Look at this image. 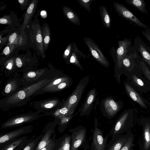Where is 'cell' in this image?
<instances>
[{"mask_svg":"<svg viewBox=\"0 0 150 150\" xmlns=\"http://www.w3.org/2000/svg\"><path fill=\"white\" fill-rule=\"evenodd\" d=\"M118 47L117 50V64L119 69L123 65V61L130 48L132 42L125 38L118 41Z\"/></svg>","mask_w":150,"mask_h":150,"instance_id":"9c48e42d","label":"cell"},{"mask_svg":"<svg viewBox=\"0 0 150 150\" xmlns=\"http://www.w3.org/2000/svg\"><path fill=\"white\" fill-rule=\"evenodd\" d=\"M128 112L123 114L117 120L110 132L111 137L122 134L129 130L132 127L131 122L128 120Z\"/></svg>","mask_w":150,"mask_h":150,"instance_id":"5b68a950","label":"cell"},{"mask_svg":"<svg viewBox=\"0 0 150 150\" xmlns=\"http://www.w3.org/2000/svg\"><path fill=\"white\" fill-rule=\"evenodd\" d=\"M96 95V91L95 88L91 90L87 95L86 100L84 104L82 109V115L89 109L91 105L93 102Z\"/></svg>","mask_w":150,"mask_h":150,"instance_id":"cb8c5ba5","label":"cell"},{"mask_svg":"<svg viewBox=\"0 0 150 150\" xmlns=\"http://www.w3.org/2000/svg\"><path fill=\"white\" fill-rule=\"evenodd\" d=\"M93 0H77L80 5L84 7L89 12H91L90 6L91 3Z\"/></svg>","mask_w":150,"mask_h":150,"instance_id":"d6a6232c","label":"cell"},{"mask_svg":"<svg viewBox=\"0 0 150 150\" xmlns=\"http://www.w3.org/2000/svg\"><path fill=\"white\" fill-rule=\"evenodd\" d=\"M94 123L95 127L91 149V150H106L109 135H106L104 137L102 129L98 127L97 120H96Z\"/></svg>","mask_w":150,"mask_h":150,"instance_id":"3957f363","label":"cell"},{"mask_svg":"<svg viewBox=\"0 0 150 150\" xmlns=\"http://www.w3.org/2000/svg\"><path fill=\"white\" fill-rule=\"evenodd\" d=\"M63 11L66 18L72 23L76 25H80V18L75 12L69 7L63 6Z\"/></svg>","mask_w":150,"mask_h":150,"instance_id":"2e32d148","label":"cell"},{"mask_svg":"<svg viewBox=\"0 0 150 150\" xmlns=\"http://www.w3.org/2000/svg\"><path fill=\"white\" fill-rule=\"evenodd\" d=\"M38 117L35 113L21 115L9 119L1 125V127L7 128L18 126L35 120Z\"/></svg>","mask_w":150,"mask_h":150,"instance_id":"8992f818","label":"cell"},{"mask_svg":"<svg viewBox=\"0 0 150 150\" xmlns=\"http://www.w3.org/2000/svg\"><path fill=\"white\" fill-rule=\"evenodd\" d=\"M2 40H0V44H1V42H2V44L4 43L7 40V39H6V38H2Z\"/></svg>","mask_w":150,"mask_h":150,"instance_id":"681fc988","label":"cell"},{"mask_svg":"<svg viewBox=\"0 0 150 150\" xmlns=\"http://www.w3.org/2000/svg\"><path fill=\"white\" fill-rule=\"evenodd\" d=\"M37 141L35 140L28 144L23 150H34Z\"/></svg>","mask_w":150,"mask_h":150,"instance_id":"8d00e7d4","label":"cell"},{"mask_svg":"<svg viewBox=\"0 0 150 150\" xmlns=\"http://www.w3.org/2000/svg\"><path fill=\"white\" fill-rule=\"evenodd\" d=\"M101 20L103 26L106 28L111 27V20L109 14L105 7L101 6L99 7Z\"/></svg>","mask_w":150,"mask_h":150,"instance_id":"ffe728a7","label":"cell"},{"mask_svg":"<svg viewBox=\"0 0 150 150\" xmlns=\"http://www.w3.org/2000/svg\"><path fill=\"white\" fill-rule=\"evenodd\" d=\"M40 14L42 17H44V18H45L44 16L47 15V13L45 11H41Z\"/></svg>","mask_w":150,"mask_h":150,"instance_id":"c3c4849f","label":"cell"},{"mask_svg":"<svg viewBox=\"0 0 150 150\" xmlns=\"http://www.w3.org/2000/svg\"><path fill=\"white\" fill-rule=\"evenodd\" d=\"M59 139L57 141H54L51 139L46 146L41 150H54L59 143Z\"/></svg>","mask_w":150,"mask_h":150,"instance_id":"1f68e13d","label":"cell"},{"mask_svg":"<svg viewBox=\"0 0 150 150\" xmlns=\"http://www.w3.org/2000/svg\"><path fill=\"white\" fill-rule=\"evenodd\" d=\"M113 5L115 11L120 16L144 29L149 28L123 5L114 2Z\"/></svg>","mask_w":150,"mask_h":150,"instance_id":"ba28073f","label":"cell"},{"mask_svg":"<svg viewBox=\"0 0 150 150\" xmlns=\"http://www.w3.org/2000/svg\"><path fill=\"white\" fill-rule=\"evenodd\" d=\"M38 1L37 0H33L30 4L25 15L21 30H24L30 20L35 10Z\"/></svg>","mask_w":150,"mask_h":150,"instance_id":"5bb4252c","label":"cell"},{"mask_svg":"<svg viewBox=\"0 0 150 150\" xmlns=\"http://www.w3.org/2000/svg\"><path fill=\"white\" fill-rule=\"evenodd\" d=\"M104 105L105 111L110 117H113L119 109V106L118 103L110 98L105 100Z\"/></svg>","mask_w":150,"mask_h":150,"instance_id":"4fadbf2b","label":"cell"},{"mask_svg":"<svg viewBox=\"0 0 150 150\" xmlns=\"http://www.w3.org/2000/svg\"><path fill=\"white\" fill-rule=\"evenodd\" d=\"M142 33L150 43V29L149 28L145 29Z\"/></svg>","mask_w":150,"mask_h":150,"instance_id":"ab89813d","label":"cell"},{"mask_svg":"<svg viewBox=\"0 0 150 150\" xmlns=\"http://www.w3.org/2000/svg\"><path fill=\"white\" fill-rule=\"evenodd\" d=\"M17 33L15 32L12 34L9 37L8 41L10 44L12 43L16 40L17 37Z\"/></svg>","mask_w":150,"mask_h":150,"instance_id":"7bdbcfd3","label":"cell"},{"mask_svg":"<svg viewBox=\"0 0 150 150\" xmlns=\"http://www.w3.org/2000/svg\"><path fill=\"white\" fill-rule=\"evenodd\" d=\"M71 83V81L69 79L62 82L50 89L47 92H53L62 90L69 86Z\"/></svg>","mask_w":150,"mask_h":150,"instance_id":"f546056e","label":"cell"},{"mask_svg":"<svg viewBox=\"0 0 150 150\" xmlns=\"http://www.w3.org/2000/svg\"><path fill=\"white\" fill-rule=\"evenodd\" d=\"M11 52L10 47L8 46H6L4 49L3 52L4 54L6 55L9 54Z\"/></svg>","mask_w":150,"mask_h":150,"instance_id":"bcb514c9","label":"cell"},{"mask_svg":"<svg viewBox=\"0 0 150 150\" xmlns=\"http://www.w3.org/2000/svg\"><path fill=\"white\" fill-rule=\"evenodd\" d=\"M71 147V136L68 134L59 138L57 150H70Z\"/></svg>","mask_w":150,"mask_h":150,"instance_id":"44dd1931","label":"cell"},{"mask_svg":"<svg viewBox=\"0 0 150 150\" xmlns=\"http://www.w3.org/2000/svg\"><path fill=\"white\" fill-rule=\"evenodd\" d=\"M73 44L72 43L69 44L67 47L64 51L63 57L64 59L68 57L70 55H71L73 49Z\"/></svg>","mask_w":150,"mask_h":150,"instance_id":"e575fe53","label":"cell"},{"mask_svg":"<svg viewBox=\"0 0 150 150\" xmlns=\"http://www.w3.org/2000/svg\"><path fill=\"white\" fill-rule=\"evenodd\" d=\"M13 65V61H10L8 63L7 66H6V68L8 69H11Z\"/></svg>","mask_w":150,"mask_h":150,"instance_id":"7dc6e473","label":"cell"},{"mask_svg":"<svg viewBox=\"0 0 150 150\" xmlns=\"http://www.w3.org/2000/svg\"><path fill=\"white\" fill-rule=\"evenodd\" d=\"M130 130L125 134L112 137L106 150H120L127 142Z\"/></svg>","mask_w":150,"mask_h":150,"instance_id":"8fae6325","label":"cell"},{"mask_svg":"<svg viewBox=\"0 0 150 150\" xmlns=\"http://www.w3.org/2000/svg\"><path fill=\"white\" fill-rule=\"evenodd\" d=\"M40 71H30L27 73L26 74V78H34L37 76H40V74H39L40 72L38 73Z\"/></svg>","mask_w":150,"mask_h":150,"instance_id":"f35d334b","label":"cell"},{"mask_svg":"<svg viewBox=\"0 0 150 150\" xmlns=\"http://www.w3.org/2000/svg\"><path fill=\"white\" fill-rule=\"evenodd\" d=\"M70 79L67 77H62L57 78L55 77L48 84L42 88L38 92V94L40 93L47 92L50 89L57 86L58 84L67 81Z\"/></svg>","mask_w":150,"mask_h":150,"instance_id":"ac0fdd59","label":"cell"},{"mask_svg":"<svg viewBox=\"0 0 150 150\" xmlns=\"http://www.w3.org/2000/svg\"><path fill=\"white\" fill-rule=\"evenodd\" d=\"M125 87L129 96L134 101L143 108H146V106L141 98L132 87L127 83L125 84Z\"/></svg>","mask_w":150,"mask_h":150,"instance_id":"e0dca14e","label":"cell"},{"mask_svg":"<svg viewBox=\"0 0 150 150\" xmlns=\"http://www.w3.org/2000/svg\"><path fill=\"white\" fill-rule=\"evenodd\" d=\"M83 40L91 54L95 59L104 66L108 67L110 65L109 62L98 45L93 40L89 38L85 37Z\"/></svg>","mask_w":150,"mask_h":150,"instance_id":"52a82bcc","label":"cell"},{"mask_svg":"<svg viewBox=\"0 0 150 150\" xmlns=\"http://www.w3.org/2000/svg\"><path fill=\"white\" fill-rule=\"evenodd\" d=\"M50 28L47 24L44 26L42 32L44 48L46 50L50 44Z\"/></svg>","mask_w":150,"mask_h":150,"instance_id":"4316f807","label":"cell"},{"mask_svg":"<svg viewBox=\"0 0 150 150\" xmlns=\"http://www.w3.org/2000/svg\"><path fill=\"white\" fill-rule=\"evenodd\" d=\"M35 41L37 47L42 57L45 58V54L44 46L42 36V32L40 26L36 25L35 26Z\"/></svg>","mask_w":150,"mask_h":150,"instance_id":"9a60e30c","label":"cell"},{"mask_svg":"<svg viewBox=\"0 0 150 150\" xmlns=\"http://www.w3.org/2000/svg\"><path fill=\"white\" fill-rule=\"evenodd\" d=\"M134 140V136L130 131L127 142L120 150H131Z\"/></svg>","mask_w":150,"mask_h":150,"instance_id":"4dcf8cb0","label":"cell"},{"mask_svg":"<svg viewBox=\"0 0 150 150\" xmlns=\"http://www.w3.org/2000/svg\"><path fill=\"white\" fill-rule=\"evenodd\" d=\"M30 126H26L1 134L0 137V144L6 143L7 142L30 132Z\"/></svg>","mask_w":150,"mask_h":150,"instance_id":"30bf717a","label":"cell"},{"mask_svg":"<svg viewBox=\"0 0 150 150\" xmlns=\"http://www.w3.org/2000/svg\"><path fill=\"white\" fill-rule=\"evenodd\" d=\"M144 144L143 150H150V123L146 122L143 126Z\"/></svg>","mask_w":150,"mask_h":150,"instance_id":"d6986e66","label":"cell"},{"mask_svg":"<svg viewBox=\"0 0 150 150\" xmlns=\"http://www.w3.org/2000/svg\"><path fill=\"white\" fill-rule=\"evenodd\" d=\"M19 81L15 79H13L9 81L6 85L4 90L3 93L5 94V95L8 96L13 93V92L16 91L19 86Z\"/></svg>","mask_w":150,"mask_h":150,"instance_id":"7402d4cb","label":"cell"},{"mask_svg":"<svg viewBox=\"0 0 150 150\" xmlns=\"http://www.w3.org/2000/svg\"><path fill=\"white\" fill-rule=\"evenodd\" d=\"M69 131L71 133L70 150H77L86 141V129L84 127L79 126Z\"/></svg>","mask_w":150,"mask_h":150,"instance_id":"277c9868","label":"cell"},{"mask_svg":"<svg viewBox=\"0 0 150 150\" xmlns=\"http://www.w3.org/2000/svg\"><path fill=\"white\" fill-rule=\"evenodd\" d=\"M18 1L21 8L22 9L26 6V5L27 4L29 0H18Z\"/></svg>","mask_w":150,"mask_h":150,"instance_id":"ee69618b","label":"cell"},{"mask_svg":"<svg viewBox=\"0 0 150 150\" xmlns=\"http://www.w3.org/2000/svg\"><path fill=\"white\" fill-rule=\"evenodd\" d=\"M138 50L141 54L143 59L150 67V54L144 46L142 44L140 43L138 45Z\"/></svg>","mask_w":150,"mask_h":150,"instance_id":"83f0119b","label":"cell"},{"mask_svg":"<svg viewBox=\"0 0 150 150\" xmlns=\"http://www.w3.org/2000/svg\"><path fill=\"white\" fill-rule=\"evenodd\" d=\"M131 64L128 55H127L123 61V64L126 67L130 66Z\"/></svg>","mask_w":150,"mask_h":150,"instance_id":"60d3db41","label":"cell"},{"mask_svg":"<svg viewBox=\"0 0 150 150\" xmlns=\"http://www.w3.org/2000/svg\"><path fill=\"white\" fill-rule=\"evenodd\" d=\"M52 131L50 129L46 132L35 150H41L46 146L51 139Z\"/></svg>","mask_w":150,"mask_h":150,"instance_id":"484cf974","label":"cell"},{"mask_svg":"<svg viewBox=\"0 0 150 150\" xmlns=\"http://www.w3.org/2000/svg\"><path fill=\"white\" fill-rule=\"evenodd\" d=\"M24 139L23 138H21L14 140L11 143L8 144L1 150H15L22 143Z\"/></svg>","mask_w":150,"mask_h":150,"instance_id":"f1b7e54d","label":"cell"},{"mask_svg":"<svg viewBox=\"0 0 150 150\" xmlns=\"http://www.w3.org/2000/svg\"><path fill=\"white\" fill-rule=\"evenodd\" d=\"M59 102V99L53 98L35 102L34 105L36 109L48 110L53 109L58 104Z\"/></svg>","mask_w":150,"mask_h":150,"instance_id":"7c38bea8","label":"cell"},{"mask_svg":"<svg viewBox=\"0 0 150 150\" xmlns=\"http://www.w3.org/2000/svg\"><path fill=\"white\" fill-rule=\"evenodd\" d=\"M140 67L145 76L150 81V69L143 62L140 63Z\"/></svg>","mask_w":150,"mask_h":150,"instance_id":"836d02e7","label":"cell"},{"mask_svg":"<svg viewBox=\"0 0 150 150\" xmlns=\"http://www.w3.org/2000/svg\"><path fill=\"white\" fill-rule=\"evenodd\" d=\"M82 52L78 50L74 42H73V49L69 62L70 63L79 67L80 69H83V68L80 64L77 57Z\"/></svg>","mask_w":150,"mask_h":150,"instance_id":"603a6c76","label":"cell"},{"mask_svg":"<svg viewBox=\"0 0 150 150\" xmlns=\"http://www.w3.org/2000/svg\"><path fill=\"white\" fill-rule=\"evenodd\" d=\"M11 22L10 17L9 16H4L0 18V23L1 24H11Z\"/></svg>","mask_w":150,"mask_h":150,"instance_id":"d590c367","label":"cell"},{"mask_svg":"<svg viewBox=\"0 0 150 150\" xmlns=\"http://www.w3.org/2000/svg\"><path fill=\"white\" fill-rule=\"evenodd\" d=\"M126 2L140 12L147 14L146 4L144 0H126Z\"/></svg>","mask_w":150,"mask_h":150,"instance_id":"d4e9b609","label":"cell"},{"mask_svg":"<svg viewBox=\"0 0 150 150\" xmlns=\"http://www.w3.org/2000/svg\"><path fill=\"white\" fill-rule=\"evenodd\" d=\"M132 79L134 83L138 86L141 87H143L144 86V83L143 81L136 75H133Z\"/></svg>","mask_w":150,"mask_h":150,"instance_id":"74e56055","label":"cell"},{"mask_svg":"<svg viewBox=\"0 0 150 150\" xmlns=\"http://www.w3.org/2000/svg\"><path fill=\"white\" fill-rule=\"evenodd\" d=\"M89 81L88 76L81 79L72 93L64 103V107L67 108L69 110L71 116L77 107Z\"/></svg>","mask_w":150,"mask_h":150,"instance_id":"7a4b0ae2","label":"cell"},{"mask_svg":"<svg viewBox=\"0 0 150 150\" xmlns=\"http://www.w3.org/2000/svg\"><path fill=\"white\" fill-rule=\"evenodd\" d=\"M16 63L17 66L19 68L21 67L22 65V61L19 57H17L16 59Z\"/></svg>","mask_w":150,"mask_h":150,"instance_id":"f6af8a7d","label":"cell"},{"mask_svg":"<svg viewBox=\"0 0 150 150\" xmlns=\"http://www.w3.org/2000/svg\"><path fill=\"white\" fill-rule=\"evenodd\" d=\"M74 115L71 116L70 117H64L62 119L61 122L60 123L61 125H64L67 124L69 122L70 120L73 117Z\"/></svg>","mask_w":150,"mask_h":150,"instance_id":"b9f144b4","label":"cell"},{"mask_svg":"<svg viewBox=\"0 0 150 150\" xmlns=\"http://www.w3.org/2000/svg\"><path fill=\"white\" fill-rule=\"evenodd\" d=\"M54 77L42 79L7 96L1 100V107L10 108L24 105L33 95L34 96L35 93L50 82Z\"/></svg>","mask_w":150,"mask_h":150,"instance_id":"6da1fadb","label":"cell"}]
</instances>
